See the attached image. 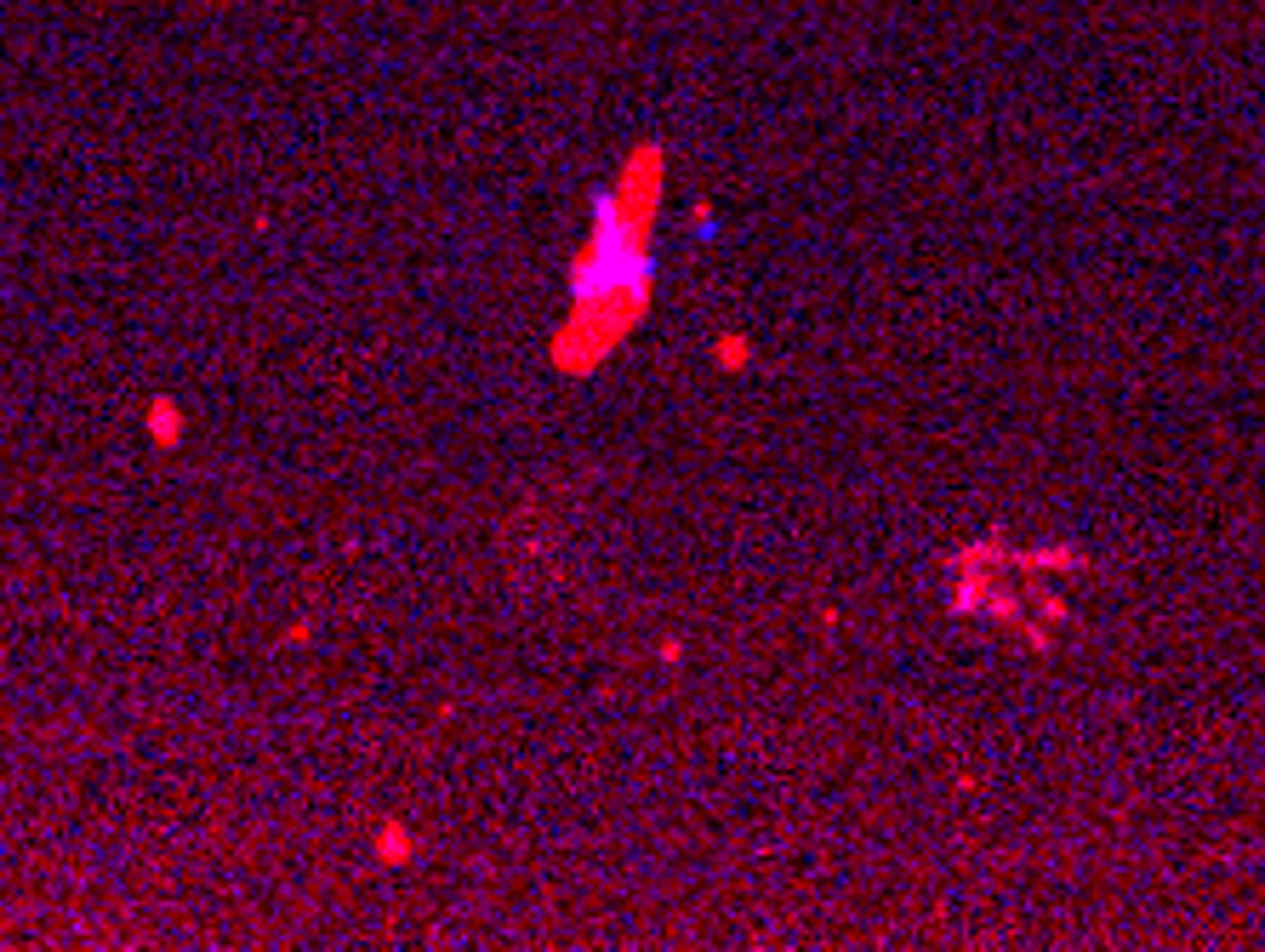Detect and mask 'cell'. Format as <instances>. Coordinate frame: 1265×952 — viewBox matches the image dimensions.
Here are the masks:
<instances>
[{
  "label": "cell",
  "instance_id": "obj_1",
  "mask_svg": "<svg viewBox=\"0 0 1265 952\" xmlns=\"http://www.w3.org/2000/svg\"><path fill=\"white\" fill-rule=\"evenodd\" d=\"M662 200V149L644 143L627 154L616 188L593 206V228L570 269V320L553 331V365L570 377L593 372L651 303V228Z\"/></svg>",
  "mask_w": 1265,
  "mask_h": 952
},
{
  "label": "cell",
  "instance_id": "obj_4",
  "mask_svg": "<svg viewBox=\"0 0 1265 952\" xmlns=\"http://www.w3.org/2000/svg\"><path fill=\"white\" fill-rule=\"evenodd\" d=\"M741 359H747V354H741L736 337H730V343H718V365H741Z\"/></svg>",
  "mask_w": 1265,
  "mask_h": 952
},
{
  "label": "cell",
  "instance_id": "obj_2",
  "mask_svg": "<svg viewBox=\"0 0 1265 952\" xmlns=\"http://www.w3.org/2000/svg\"><path fill=\"white\" fill-rule=\"evenodd\" d=\"M406 855H411V833H382V861H406Z\"/></svg>",
  "mask_w": 1265,
  "mask_h": 952
},
{
  "label": "cell",
  "instance_id": "obj_3",
  "mask_svg": "<svg viewBox=\"0 0 1265 952\" xmlns=\"http://www.w3.org/2000/svg\"><path fill=\"white\" fill-rule=\"evenodd\" d=\"M154 433H161V446H172V411L154 406Z\"/></svg>",
  "mask_w": 1265,
  "mask_h": 952
}]
</instances>
